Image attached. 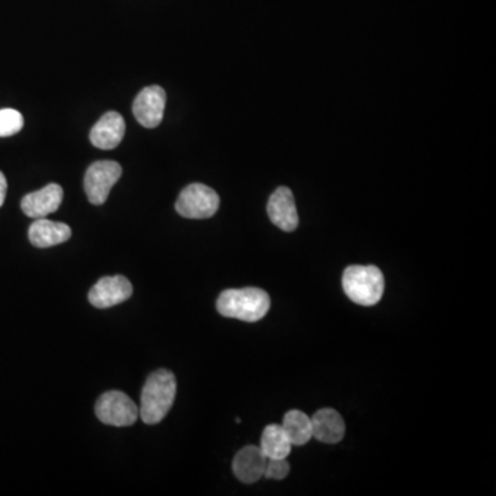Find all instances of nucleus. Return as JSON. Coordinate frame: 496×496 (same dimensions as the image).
I'll use <instances>...</instances> for the list:
<instances>
[{"mask_svg":"<svg viewBox=\"0 0 496 496\" xmlns=\"http://www.w3.org/2000/svg\"><path fill=\"white\" fill-rule=\"evenodd\" d=\"M177 396L176 375L158 370L149 375L141 393L140 417L146 425H156L166 418Z\"/></svg>","mask_w":496,"mask_h":496,"instance_id":"1","label":"nucleus"},{"mask_svg":"<svg viewBox=\"0 0 496 496\" xmlns=\"http://www.w3.org/2000/svg\"><path fill=\"white\" fill-rule=\"evenodd\" d=\"M271 309L268 292L255 287L225 289L216 299V310L224 317L255 323L265 317Z\"/></svg>","mask_w":496,"mask_h":496,"instance_id":"2","label":"nucleus"},{"mask_svg":"<svg viewBox=\"0 0 496 496\" xmlns=\"http://www.w3.org/2000/svg\"><path fill=\"white\" fill-rule=\"evenodd\" d=\"M342 286L354 304L374 307L382 299L385 279L377 266L352 265L344 269Z\"/></svg>","mask_w":496,"mask_h":496,"instance_id":"3","label":"nucleus"},{"mask_svg":"<svg viewBox=\"0 0 496 496\" xmlns=\"http://www.w3.org/2000/svg\"><path fill=\"white\" fill-rule=\"evenodd\" d=\"M96 415L103 424L124 427L135 424L140 417V409L127 394L111 390L99 396L96 403Z\"/></svg>","mask_w":496,"mask_h":496,"instance_id":"4","label":"nucleus"},{"mask_svg":"<svg viewBox=\"0 0 496 496\" xmlns=\"http://www.w3.org/2000/svg\"><path fill=\"white\" fill-rule=\"evenodd\" d=\"M219 208V196L205 184H190L179 193L176 210L189 219H206L216 216Z\"/></svg>","mask_w":496,"mask_h":496,"instance_id":"5","label":"nucleus"},{"mask_svg":"<svg viewBox=\"0 0 496 496\" xmlns=\"http://www.w3.org/2000/svg\"><path fill=\"white\" fill-rule=\"evenodd\" d=\"M120 177L122 166L116 161H101L91 164L85 176V190L88 202L96 206L104 205Z\"/></svg>","mask_w":496,"mask_h":496,"instance_id":"6","label":"nucleus"},{"mask_svg":"<svg viewBox=\"0 0 496 496\" xmlns=\"http://www.w3.org/2000/svg\"><path fill=\"white\" fill-rule=\"evenodd\" d=\"M166 91L161 86H149L140 91L133 104V114L141 126L155 129L161 124L166 109Z\"/></svg>","mask_w":496,"mask_h":496,"instance_id":"7","label":"nucleus"},{"mask_svg":"<svg viewBox=\"0 0 496 496\" xmlns=\"http://www.w3.org/2000/svg\"><path fill=\"white\" fill-rule=\"evenodd\" d=\"M133 295V286L124 276H106L99 279L88 292V301L98 309H108L127 301Z\"/></svg>","mask_w":496,"mask_h":496,"instance_id":"8","label":"nucleus"},{"mask_svg":"<svg viewBox=\"0 0 496 496\" xmlns=\"http://www.w3.org/2000/svg\"><path fill=\"white\" fill-rule=\"evenodd\" d=\"M64 198V190L59 184H49L36 192L28 193L21 200L23 214L30 218H46L49 214L56 213Z\"/></svg>","mask_w":496,"mask_h":496,"instance_id":"9","label":"nucleus"},{"mask_svg":"<svg viewBox=\"0 0 496 496\" xmlns=\"http://www.w3.org/2000/svg\"><path fill=\"white\" fill-rule=\"evenodd\" d=\"M268 216L284 232H294L299 224L294 195L287 187H280L269 197Z\"/></svg>","mask_w":496,"mask_h":496,"instance_id":"10","label":"nucleus"},{"mask_svg":"<svg viewBox=\"0 0 496 496\" xmlns=\"http://www.w3.org/2000/svg\"><path fill=\"white\" fill-rule=\"evenodd\" d=\"M126 133V123L117 112H106L94 124L90 132V141L96 148L111 151L119 146Z\"/></svg>","mask_w":496,"mask_h":496,"instance_id":"11","label":"nucleus"},{"mask_svg":"<svg viewBox=\"0 0 496 496\" xmlns=\"http://www.w3.org/2000/svg\"><path fill=\"white\" fill-rule=\"evenodd\" d=\"M268 458L260 446L247 445L234 459V473L244 484H254L265 474Z\"/></svg>","mask_w":496,"mask_h":496,"instance_id":"12","label":"nucleus"},{"mask_svg":"<svg viewBox=\"0 0 496 496\" xmlns=\"http://www.w3.org/2000/svg\"><path fill=\"white\" fill-rule=\"evenodd\" d=\"M30 242L38 248H49L62 244L72 236V231L64 222L50 221L47 218H38L28 231Z\"/></svg>","mask_w":496,"mask_h":496,"instance_id":"13","label":"nucleus"},{"mask_svg":"<svg viewBox=\"0 0 496 496\" xmlns=\"http://www.w3.org/2000/svg\"><path fill=\"white\" fill-rule=\"evenodd\" d=\"M313 437L321 443L336 444L344 438V422L339 412L333 409H318L312 418Z\"/></svg>","mask_w":496,"mask_h":496,"instance_id":"14","label":"nucleus"},{"mask_svg":"<svg viewBox=\"0 0 496 496\" xmlns=\"http://www.w3.org/2000/svg\"><path fill=\"white\" fill-rule=\"evenodd\" d=\"M260 448L268 459H286L291 453L292 444L281 425H268L263 429Z\"/></svg>","mask_w":496,"mask_h":496,"instance_id":"15","label":"nucleus"},{"mask_svg":"<svg viewBox=\"0 0 496 496\" xmlns=\"http://www.w3.org/2000/svg\"><path fill=\"white\" fill-rule=\"evenodd\" d=\"M281 427L291 441L292 446L305 445L313 437L312 420L305 412L298 409H292L284 415Z\"/></svg>","mask_w":496,"mask_h":496,"instance_id":"16","label":"nucleus"},{"mask_svg":"<svg viewBox=\"0 0 496 496\" xmlns=\"http://www.w3.org/2000/svg\"><path fill=\"white\" fill-rule=\"evenodd\" d=\"M23 117L15 109H0V137H10L23 130Z\"/></svg>","mask_w":496,"mask_h":496,"instance_id":"17","label":"nucleus"},{"mask_svg":"<svg viewBox=\"0 0 496 496\" xmlns=\"http://www.w3.org/2000/svg\"><path fill=\"white\" fill-rule=\"evenodd\" d=\"M289 464L286 459H268L263 477L271 480H283L289 476Z\"/></svg>","mask_w":496,"mask_h":496,"instance_id":"18","label":"nucleus"},{"mask_svg":"<svg viewBox=\"0 0 496 496\" xmlns=\"http://www.w3.org/2000/svg\"><path fill=\"white\" fill-rule=\"evenodd\" d=\"M7 193V181L4 172L0 171V207L4 206L5 198Z\"/></svg>","mask_w":496,"mask_h":496,"instance_id":"19","label":"nucleus"}]
</instances>
